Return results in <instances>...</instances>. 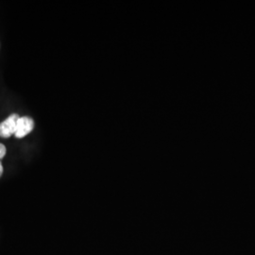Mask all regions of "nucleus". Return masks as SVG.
Returning <instances> with one entry per match:
<instances>
[{
  "label": "nucleus",
  "mask_w": 255,
  "mask_h": 255,
  "mask_svg": "<svg viewBox=\"0 0 255 255\" xmlns=\"http://www.w3.org/2000/svg\"><path fill=\"white\" fill-rule=\"evenodd\" d=\"M19 118L18 115L12 114L8 119L0 123V137L8 138L15 133Z\"/></svg>",
  "instance_id": "obj_1"
},
{
  "label": "nucleus",
  "mask_w": 255,
  "mask_h": 255,
  "mask_svg": "<svg viewBox=\"0 0 255 255\" xmlns=\"http://www.w3.org/2000/svg\"><path fill=\"white\" fill-rule=\"evenodd\" d=\"M34 128V121L29 117L19 118L14 135L16 138H23L32 131Z\"/></svg>",
  "instance_id": "obj_2"
},
{
  "label": "nucleus",
  "mask_w": 255,
  "mask_h": 255,
  "mask_svg": "<svg viewBox=\"0 0 255 255\" xmlns=\"http://www.w3.org/2000/svg\"><path fill=\"white\" fill-rule=\"evenodd\" d=\"M6 154V147L3 144H0V159H2Z\"/></svg>",
  "instance_id": "obj_3"
},
{
  "label": "nucleus",
  "mask_w": 255,
  "mask_h": 255,
  "mask_svg": "<svg viewBox=\"0 0 255 255\" xmlns=\"http://www.w3.org/2000/svg\"><path fill=\"white\" fill-rule=\"evenodd\" d=\"M2 174H3V166H2V164L0 162V177L2 176Z\"/></svg>",
  "instance_id": "obj_4"
}]
</instances>
